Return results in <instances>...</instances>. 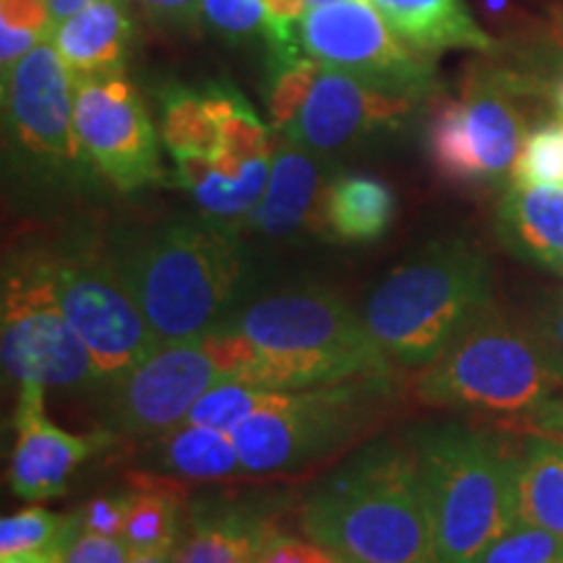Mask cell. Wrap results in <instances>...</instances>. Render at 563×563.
<instances>
[{"label": "cell", "instance_id": "obj_1", "mask_svg": "<svg viewBox=\"0 0 563 563\" xmlns=\"http://www.w3.org/2000/svg\"><path fill=\"white\" fill-rule=\"evenodd\" d=\"M308 540L344 563H441L410 446L373 441L308 496Z\"/></svg>", "mask_w": 563, "mask_h": 563}, {"label": "cell", "instance_id": "obj_2", "mask_svg": "<svg viewBox=\"0 0 563 563\" xmlns=\"http://www.w3.org/2000/svg\"><path fill=\"white\" fill-rule=\"evenodd\" d=\"M112 256L159 344L199 340L228 321L251 277L241 241L207 220L162 224Z\"/></svg>", "mask_w": 563, "mask_h": 563}, {"label": "cell", "instance_id": "obj_3", "mask_svg": "<svg viewBox=\"0 0 563 563\" xmlns=\"http://www.w3.org/2000/svg\"><path fill=\"white\" fill-rule=\"evenodd\" d=\"M220 327L253 342L238 382L298 391L363 373H391L389 357L347 302L319 285L282 287L249 302Z\"/></svg>", "mask_w": 563, "mask_h": 563}, {"label": "cell", "instance_id": "obj_4", "mask_svg": "<svg viewBox=\"0 0 563 563\" xmlns=\"http://www.w3.org/2000/svg\"><path fill=\"white\" fill-rule=\"evenodd\" d=\"M412 452L441 563H477L519 525V443L452 422L422 431Z\"/></svg>", "mask_w": 563, "mask_h": 563}, {"label": "cell", "instance_id": "obj_5", "mask_svg": "<svg viewBox=\"0 0 563 563\" xmlns=\"http://www.w3.org/2000/svg\"><path fill=\"white\" fill-rule=\"evenodd\" d=\"M493 302V272L467 241H433L386 274L363 321L389 361L426 368Z\"/></svg>", "mask_w": 563, "mask_h": 563}, {"label": "cell", "instance_id": "obj_6", "mask_svg": "<svg viewBox=\"0 0 563 563\" xmlns=\"http://www.w3.org/2000/svg\"><path fill=\"white\" fill-rule=\"evenodd\" d=\"M559 384L530 329L517 327L490 302L433 363L420 368L415 394L422 405L441 410L522 420Z\"/></svg>", "mask_w": 563, "mask_h": 563}, {"label": "cell", "instance_id": "obj_7", "mask_svg": "<svg viewBox=\"0 0 563 563\" xmlns=\"http://www.w3.org/2000/svg\"><path fill=\"white\" fill-rule=\"evenodd\" d=\"M391 402V373H363L311 389L277 391L230 431V439L245 475L295 473L363 439Z\"/></svg>", "mask_w": 563, "mask_h": 563}, {"label": "cell", "instance_id": "obj_8", "mask_svg": "<svg viewBox=\"0 0 563 563\" xmlns=\"http://www.w3.org/2000/svg\"><path fill=\"white\" fill-rule=\"evenodd\" d=\"M0 357L5 376L19 384L102 389L87 344L63 313L55 253L30 251L5 262Z\"/></svg>", "mask_w": 563, "mask_h": 563}, {"label": "cell", "instance_id": "obj_9", "mask_svg": "<svg viewBox=\"0 0 563 563\" xmlns=\"http://www.w3.org/2000/svg\"><path fill=\"white\" fill-rule=\"evenodd\" d=\"M63 313L87 344L102 389L144 363L162 344L125 285L115 256L74 245L55 256Z\"/></svg>", "mask_w": 563, "mask_h": 563}, {"label": "cell", "instance_id": "obj_10", "mask_svg": "<svg viewBox=\"0 0 563 563\" xmlns=\"http://www.w3.org/2000/svg\"><path fill=\"white\" fill-rule=\"evenodd\" d=\"M47 42L3 70L5 133L26 170L47 183L76 186L95 165L76 133L74 81L58 47Z\"/></svg>", "mask_w": 563, "mask_h": 563}, {"label": "cell", "instance_id": "obj_11", "mask_svg": "<svg viewBox=\"0 0 563 563\" xmlns=\"http://www.w3.org/2000/svg\"><path fill=\"white\" fill-rule=\"evenodd\" d=\"M517 87L504 76L470 84L460 100L433 110L428 123V157L446 180L488 186L511 175L525 144Z\"/></svg>", "mask_w": 563, "mask_h": 563}, {"label": "cell", "instance_id": "obj_12", "mask_svg": "<svg viewBox=\"0 0 563 563\" xmlns=\"http://www.w3.org/2000/svg\"><path fill=\"white\" fill-rule=\"evenodd\" d=\"M302 51L321 66L426 100L433 89V66L389 30L368 0H334L306 9L298 21Z\"/></svg>", "mask_w": 563, "mask_h": 563}, {"label": "cell", "instance_id": "obj_13", "mask_svg": "<svg viewBox=\"0 0 563 563\" xmlns=\"http://www.w3.org/2000/svg\"><path fill=\"white\" fill-rule=\"evenodd\" d=\"M222 371L199 340L162 344L144 363L104 386L102 428L115 435H159L186 422Z\"/></svg>", "mask_w": 563, "mask_h": 563}, {"label": "cell", "instance_id": "obj_14", "mask_svg": "<svg viewBox=\"0 0 563 563\" xmlns=\"http://www.w3.org/2000/svg\"><path fill=\"white\" fill-rule=\"evenodd\" d=\"M74 121L91 165L118 191H136L159 178L157 131L123 76L74 81Z\"/></svg>", "mask_w": 563, "mask_h": 563}, {"label": "cell", "instance_id": "obj_15", "mask_svg": "<svg viewBox=\"0 0 563 563\" xmlns=\"http://www.w3.org/2000/svg\"><path fill=\"white\" fill-rule=\"evenodd\" d=\"M420 100L384 89L347 70L321 66L311 91L287 129V139L308 150L332 152L371 133L397 129Z\"/></svg>", "mask_w": 563, "mask_h": 563}, {"label": "cell", "instance_id": "obj_16", "mask_svg": "<svg viewBox=\"0 0 563 563\" xmlns=\"http://www.w3.org/2000/svg\"><path fill=\"white\" fill-rule=\"evenodd\" d=\"M19 402L13 410V443L9 481L11 488L24 501H45L60 496L68 488V477L76 467L110 446V431L89 435L68 433L47 420L45 386L19 384Z\"/></svg>", "mask_w": 563, "mask_h": 563}, {"label": "cell", "instance_id": "obj_17", "mask_svg": "<svg viewBox=\"0 0 563 563\" xmlns=\"http://www.w3.org/2000/svg\"><path fill=\"white\" fill-rule=\"evenodd\" d=\"M277 530L262 498H201L188 514L175 563H245Z\"/></svg>", "mask_w": 563, "mask_h": 563}, {"label": "cell", "instance_id": "obj_18", "mask_svg": "<svg viewBox=\"0 0 563 563\" xmlns=\"http://www.w3.org/2000/svg\"><path fill=\"white\" fill-rule=\"evenodd\" d=\"M53 45L66 63L70 81L121 76L131 45L129 3L91 0L55 30Z\"/></svg>", "mask_w": 563, "mask_h": 563}, {"label": "cell", "instance_id": "obj_19", "mask_svg": "<svg viewBox=\"0 0 563 563\" xmlns=\"http://www.w3.org/2000/svg\"><path fill=\"white\" fill-rule=\"evenodd\" d=\"M496 232L519 262L563 272V188L514 183L498 203Z\"/></svg>", "mask_w": 563, "mask_h": 563}, {"label": "cell", "instance_id": "obj_20", "mask_svg": "<svg viewBox=\"0 0 563 563\" xmlns=\"http://www.w3.org/2000/svg\"><path fill=\"white\" fill-rule=\"evenodd\" d=\"M323 194L319 165L302 150H279L269 186L251 220L269 238H292L306 228L319 232Z\"/></svg>", "mask_w": 563, "mask_h": 563}, {"label": "cell", "instance_id": "obj_21", "mask_svg": "<svg viewBox=\"0 0 563 563\" xmlns=\"http://www.w3.org/2000/svg\"><path fill=\"white\" fill-rule=\"evenodd\" d=\"M389 30L422 55L454 51H490L485 34L462 0H368Z\"/></svg>", "mask_w": 563, "mask_h": 563}, {"label": "cell", "instance_id": "obj_22", "mask_svg": "<svg viewBox=\"0 0 563 563\" xmlns=\"http://www.w3.org/2000/svg\"><path fill=\"white\" fill-rule=\"evenodd\" d=\"M397 199L386 183L368 175H344L323 194L319 232L344 243H371L386 235Z\"/></svg>", "mask_w": 563, "mask_h": 563}, {"label": "cell", "instance_id": "obj_23", "mask_svg": "<svg viewBox=\"0 0 563 563\" xmlns=\"http://www.w3.org/2000/svg\"><path fill=\"white\" fill-rule=\"evenodd\" d=\"M152 454L159 473L186 481H228L245 475L230 433L196 422H180L159 433Z\"/></svg>", "mask_w": 563, "mask_h": 563}, {"label": "cell", "instance_id": "obj_24", "mask_svg": "<svg viewBox=\"0 0 563 563\" xmlns=\"http://www.w3.org/2000/svg\"><path fill=\"white\" fill-rule=\"evenodd\" d=\"M178 183L194 194L199 207L217 220L253 214L264 199L272 175V157L251 159L243 173L230 175L207 157H180Z\"/></svg>", "mask_w": 563, "mask_h": 563}, {"label": "cell", "instance_id": "obj_25", "mask_svg": "<svg viewBox=\"0 0 563 563\" xmlns=\"http://www.w3.org/2000/svg\"><path fill=\"white\" fill-rule=\"evenodd\" d=\"M519 522L563 538V454L553 439L527 433L519 443Z\"/></svg>", "mask_w": 563, "mask_h": 563}, {"label": "cell", "instance_id": "obj_26", "mask_svg": "<svg viewBox=\"0 0 563 563\" xmlns=\"http://www.w3.org/2000/svg\"><path fill=\"white\" fill-rule=\"evenodd\" d=\"M159 133L175 159L207 157L217 159L222 152L220 112H217L211 84L201 89L173 87L159 91Z\"/></svg>", "mask_w": 563, "mask_h": 563}, {"label": "cell", "instance_id": "obj_27", "mask_svg": "<svg viewBox=\"0 0 563 563\" xmlns=\"http://www.w3.org/2000/svg\"><path fill=\"white\" fill-rule=\"evenodd\" d=\"M183 488L154 475H131V509L121 538L131 553L173 551L180 543Z\"/></svg>", "mask_w": 563, "mask_h": 563}, {"label": "cell", "instance_id": "obj_28", "mask_svg": "<svg viewBox=\"0 0 563 563\" xmlns=\"http://www.w3.org/2000/svg\"><path fill=\"white\" fill-rule=\"evenodd\" d=\"M269 81H266V108L274 129L287 131L311 91L321 63L302 51L300 37L269 47Z\"/></svg>", "mask_w": 563, "mask_h": 563}, {"label": "cell", "instance_id": "obj_29", "mask_svg": "<svg viewBox=\"0 0 563 563\" xmlns=\"http://www.w3.org/2000/svg\"><path fill=\"white\" fill-rule=\"evenodd\" d=\"M84 530L81 511L53 514L42 506H26L0 522V559L26 551H63Z\"/></svg>", "mask_w": 563, "mask_h": 563}, {"label": "cell", "instance_id": "obj_30", "mask_svg": "<svg viewBox=\"0 0 563 563\" xmlns=\"http://www.w3.org/2000/svg\"><path fill=\"white\" fill-rule=\"evenodd\" d=\"M277 391L262 389V386H253L238 378H224V382L214 384L191 407L186 422H196V426H209L217 431H235L241 422L251 418L253 412H258L269 402Z\"/></svg>", "mask_w": 563, "mask_h": 563}, {"label": "cell", "instance_id": "obj_31", "mask_svg": "<svg viewBox=\"0 0 563 563\" xmlns=\"http://www.w3.org/2000/svg\"><path fill=\"white\" fill-rule=\"evenodd\" d=\"M203 13L217 30L230 37L262 34L269 47L298 37V24L274 19L264 0H203Z\"/></svg>", "mask_w": 563, "mask_h": 563}, {"label": "cell", "instance_id": "obj_32", "mask_svg": "<svg viewBox=\"0 0 563 563\" xmlns=\"http://www.w3.org/2000/svg\"><path fill=\"white\" fill-rule=\"evenodd\" d=\"M511 180L517 186L563 188V123L538 125L525 136L522 152L514 162Z\"/></svg>", "mask_w": 563, "mask_h": 563}, {"label": "cell", "instance_id": "obj_33", "mask_svg": "<svg viewBox=\"0 0 563 563\" xmlns=\"http://www.w3.org/2000/svg\"><path fill=\"white\" fill-rule=\"evenodd\" d=\"M477 563H563V538L519 522L501 534Z\"/></svg>", "mask_w": 563, "mask_h": 563}, {"label": "cell", "instance_id": "obj_34", "mask_svg": "<svg viewBox=\"0 0 563 563\" xmlns=\"http://www.w3.org/2000/svg\"><path fill=\"white\" fill-rule=\"evenodd\" d=\"M527 329L543 350L548 365L563 382V290H555L540 300Z\"/></svg>", "mask_w": 563, "mask_h": 563}, {"label": "cell", "instance_id": "obj_35", "mask_svg": "<svg viewBox=\"0 0 563 563\" xmlns=\"http://www.w3.org/2000/svg\"><path fill=\"white\" fill-rule=\"evenodd\" d=\"M258 563H344L340 555L313 540H298L274 530L258 551Z\"/></svg>", "mask_w": 563, "mask_h": 563}, {"label": "cell", "instance_id": "obj_36", "mask_svg": "<svg viewBox=\"0 0 563 563\" xmlns=\"http://www.w3.org/2000/svg\"><path fill=\"white\" fill-rule=\"evenodd\" d=\"M129 509L131 488L91 498V501L81 509L84 530L108 534V538H121L125 530V519H129Z\"/></svg>", "mask_w": 563, "mask_h": 563}, {"label": "cell", "instance_id": "obj_37", "mask_svg": "<svg viewBox=\"0 0 563 563\" xmlns=\"http://www.w3.org/2000/svg\"><path fill=\"white\" fill-rule=\"evenodd\" d=\"M131 548L125 545L123 538H108L81 530L76 540L66 548L63 563H129Z\"/></svg>", "mask_w": 563, "mask_h": 563}, {"label": "cell", "instance_id": "obj_38", "mask_svg": "<svg viewBox=\"0 0 563 563\" xmlns=\"http://www.w3.org/2000/svg\"><path fill=\"white\" fill-rule=\"evenodd\" d=\"M0 24L37 32L45 40H53L55 34L47 0H0Z\"/></svg>", "mask_w": 563, "mask_h": 563}, {"label": "cell", "instance_id": "obj_39", "mask_svg": "<svg viewBox=\"0 0 563 563\" xmlns=\"http://www.w3.org/2000/svg\"><path fill=\"white\" fill-rule=\"evenodd\" d=\"M519 431L548 435V439H563V397H548L543 405L534 407L517 422Z\"/></svg>", "mask_w": 563, "mask_h": 563}, {"label": "cell", "instance_id": "obj_40", "mask_svg": "<svg viewBox=\"0 0 563 563\" xmlns=\"http://www.w3.org/2000/svg\"><path fill=\"white\" fill-rule=\"evenodd\" d=\"M40 42H45V37H40L37 32L0 24V63H3V70L16 66V63L24 58L26 53L34 51Z\"/></svg>", "mask_w": 563, "mask_h": 563}, {"label": "cell", "instance_id": "obj_41", "mask_svg": "<svg viewBox=\"0 0 563 563\" xmlns=\"http://www.w3.org/2000/svg\"><path fill=\"white\" fill-rule=\"evenodd\" d=\"M154 21H173V24H186L199 16V5L203 0H141Z\"/></svg>", "mask_w": 563, "mask_h": 563}, {"label": "cell", "instance_id": "obj_42", "mask_svg": "<svg viewBox=\"0 0 563 563\" xmlns=\"http://www.w3.org/2000/svg\"><path fill=\"white\" fill-rule=\"evenodd\" d=\"M91 0H47V5H51V16H53V24L55 30L63 24V21H68L70 16H76V13L87 9Z\"/></svg>", "mask_w": 563, "mask_h": 563}, {"label": "cell", "instance_id": "obj_43", "mask_svg": "<svg viewBox=\"0 0 563 563\" xmlns=\"http://www.w3.org/2000/svg\"><path fill=\"white\" fill-rule=\"evenodd\" d=\"M63 551H26L5 555L0 563H63Z\"/></svg>", "mask_w": 563, "mask_h": 563}, {"label": "cell", "instance_id": "obj_44", "mask_svg": "<svg viewBox=\"0 0 563 563\" xmlns=\"http://www.w3.org/2000/svg\"><path fill=\"white\" fill-rule=\"evenodd\" d=\"M175 553H178V548L159 553H131L129 563H175Z\"/></svg>", "mask_w": 563, "mask_h": 563}, {"label": "cell", "instance_id": "obj_45", "mask_svg": "<svg viewBox=\"0 0 563 563\" xmlns=\"http://www.w3.org/2000/svg\"><path fill=\"white\" fill-rule=\"evenodd\" d=\"M553 100H555V108H559V112L563 115V79L555 84V95H553Z\"/></svg>", "mask_w": 563, "mask_h": 563}, {"label": "cell", "instance_id": "obj_46", "mask_svg": "<svg viewBox=\"0 0 563 563\" xmlns=\"http://www.w3.org/2000/svg\"><path fill=\"white\" fill-rule=\"evenodd\" d=\"M555 37H559V42L563 45V11L559 13V21H555Z\"/></svg>", "mask_w": 563, "mask_h": 563}, {"label": "cell", "instance_id": "obj_47", "mask_svg": "<svg viewBox=\"0 0 563 563\" xmlns=\"http://www.w3.org/2000/svg\"><path fill=\"white\" fill-rule=\"evenodd\" d=\"M302 3H306L308 9H313V5H327V3H334V0H302Z\"/></svg>", "mask_w": 563, "mask_h": 563}, {"label": "cell", "instance_id": "obj_48", "mask_svg": "<svg viewBox=\"0 0 563 563\" xmlns=\"http://www.w3.org/2000/svg\"><path fill=\"white\" fill-rule=\"evenodd\" d=\"M553 441H555V446H559L561 454H563V439H553Z\"/></svg>", "mask_w": 563, "mask_h": 563}, {"label": "cell", "instance_id": "obj_49", "mask_svg": "<svg viewBox=\"0 0 563 563\" xmlns=\"http://www.w3.org/2000/svg\"><path fill=\"white\" fill-rule=\"evenodd\" d=\"M245 563H258V555H253V559H249Z\"/></svg>", "mask_w": 563, "mask_h": 563}]
</instances>
